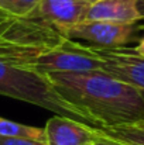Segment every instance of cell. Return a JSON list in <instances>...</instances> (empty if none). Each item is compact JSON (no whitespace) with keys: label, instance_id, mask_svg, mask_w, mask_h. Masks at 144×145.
Returning <instances> with one entry per match:
<instances>
[{"label":"cell","instance_id":"obj_1","mask_svg":"<svg viewBox=\"0 0 144 145\" xmlns=\"http://www.w3.org/2000/svg\"><path fill=\"white\" fill-rule=\"evenodd\" d=\"M47 76L59 95L84 111L96 128L144 120V93L103 71Z\"/></svg>","mask_w":144,"mask_h":145},{"label":"cell","instance_id":"obj_2","mask_svg":"<svg viewBox=\"0 0 144 145\" xmlns=\"http://www.w3.org/2000/svg\"><path fill=\"white\" fill-rule=\"evenodd\" d=\"M68 40L55 25L36 11L28 16H10L0 11V61L26 69L55 49L68 45Z\"/></svg>","mask_w":144,"mask_h":145},{"label":"cell","instance_id":"obj_3","mask_svg":"<svg viewBox=\"0 0 144 145\" xmlns=\"http://www.w3.org/2000/svg\"><path fill=\"white\" fill-rule=\"evenodd\" d=\"M0 95L38 106L52 111L55 116L95 127L84 111L59 95L47 75L33 69L18 68L0 61Z\"/></svg>","mask_w":144,"mask_h":145},{"label":"cell","instance_id":"obj_4","mask_svg":"<svg viewBox=\"0 0 144 145\" xmlns=\"http://www.w3.org/2000/svg\"><path fill=\"white\" fill-rule=\"evenodd\" d=\"M33 71L43 75L95 72L102 71V61L86 44L71 40L64 48L55 49L41 56L36 62Z\"/></svg>","mask_w":144,"mask_h":145},{"label":"cell","instance_id":"obj_5","mask_svg":"<svg viewBox=\"0 0 144 145\" xmlns=\"http://www.w3.org/2000/svg\"><path fill=\"white\" fill-rule=\"evenodd\" d=\"M68 40L88 42L97 48H120L137 38L136 24L84 21L62 33Z\"/></svg>","mask_w":144,"mask_h":145},{"label":"cell","instance_id":"obj_6","mask_svg":"<svg viewBox=\"0 0 144 145\" xmlns=\"http://www.w3.org/2000/svg\"><path fill=\"white\" fill-rule=\"evenodd\" d=\"M86 45L96 56L100 58L103 72L144 93V58L134 49L127 47L97 48L89 44Z\"/></svg>","mask_w":144,"mask_h":145},{"label":"cell","instance_id":"obj_7","mask_svg":"<svg viewBox=\"0 0 144 145\" xmlns=\"http://www.w3.org/2000/svg\"><path fill=\"white\" fill-rule=\"evenodd\" d=\"M44 134L45 145H92L99 137L95 127L61 116L48 120Z\"/></svg>","mask_w":144,"mask_h":145},{"label":"cell","instance_id":"obj_8","mask_svg":"<svg viewBox=\"0 0 144 145\" xmlns=\"http://www.w3.org/2000/svg\"><path fill=\"white\" fill-rule=\"evenodd\" d=\"M91 3L81 0H41L36 13L61 33L85 21Z\"/></svg>","mask_w":144,"mask_h":145},{"label":"cell","instance_id":"obj_9","mask_svg":"<svg viewBox=\"0 0 144 145\" xmlns=\"http://www.w3.org/2000/svg\"><path fill=\"white\" fill-rule=\"evenodd\" d=\"M143 20L136 0H99L86 11L85 21H106L117 24H136Z\"/></svg>","mask_w":144,"mask_h":145},{"label":"cell","instance_id":"obj_10","mask_svg":"<svg viewBox=\"0 0 144 145\" xmlns=\"http://www.w3.org/2000/svg\"><path fill=\"white\" fill-rule=\"evenodd\" d=\"M97 133L122 145H144V120L116 127H100Z\"/></svg>","mask_w":144,"mask_h":145},{"label":"cell","instance_id":"obj_11","mask_svg":"<svg viewBox=\"0 0 144 145\" xmlns=\"http://www.w3.org/2000/svg\"><path fill=\"white\" fill-rule=\"evenodd\" d=\"M0 137H13V138H27L45 142L44 128L26 125L13 120L0 117Z\"/></svg>","mask_w":144,"mask_h":145},{"label":"cell","instance_id":"obj_12","mask_svg":"<svg viewBox=\"0 0 144 145\" xmlns=\"http://www.w3.org/2000/svg\"><path fill=\"white\" fill-rule=\"evenodd\" d=\"M41 0H0V11L10 16H28L34 13Z\"/></svg>","mask_w":144,"mask_h":145},{"label":"cell","instance_id":"obj_13","mask_svg":"<svg viewBox=\"0 0 144 145\" xmlns=\"http://www.w3.org/2000/svg\"><path fill=\"white\" fill-rule=\"evenodd\" d=\"M0 145H45V142L27 140V138H13V137H0Z\"/></svg>","mask_w":144,"mask_h":145},{"label":"cell","instance_id":"obj_14","mask_svg":"<svg viewBox=\"0 0 144 145\" xmlns=\"http://www.w3.org/2000/svg\"><path fill=\"white\" fill-rule=\"evenodd\" d=\"M96 131H97V130H96ZM97 135H99V137L96 138V141L92 145H122V144H119V142H116V141H112V140H109V138L100 135L99 133H97Z\"/></svg>","mask_w":144,"mask_h":145},{"label":"cell","instance_id":"obj_15","mask_svg":"<svg viewBox=\"0 0 144 145\" xmlns=\"http://www.w3.org/2000/svg\"><path fill=\"white\" fill-rule=\"evenodd\" d=\"M134 51H136V52H137V54H139L140 56H143V58H144V37L141 38V40H140L139 45H137V47L134 48Z\"/></svg>","mask_w":144,"mask_h":145},{"label":"cell","instance_id":"obj_16","mask_svg":"<svg viewBox=\"0 0 144 145\" xmlns=\"http://www.w3.org/2000/svg\"><path fill=\"white\" fill-rule=\"evenodd\" d=\"M137 3V8H139V13L141 16V18L144 20V0H136Z\"/></svg>","mask_w":144,"mask_h":145},{"label":"cell","instance_id":"obj_17","mask_svg":"<svg viewBox=\"0 0 144 145\" xmlns=\"http://www.w3.org/2000/svg\"><path fill=\"white\" fill-rule=\"evenodd\" d=\"M81 1H86V3H96V1H99V0H81Z\"/></svg>","mask_w":144,"mask_h":145}]
</instances>
